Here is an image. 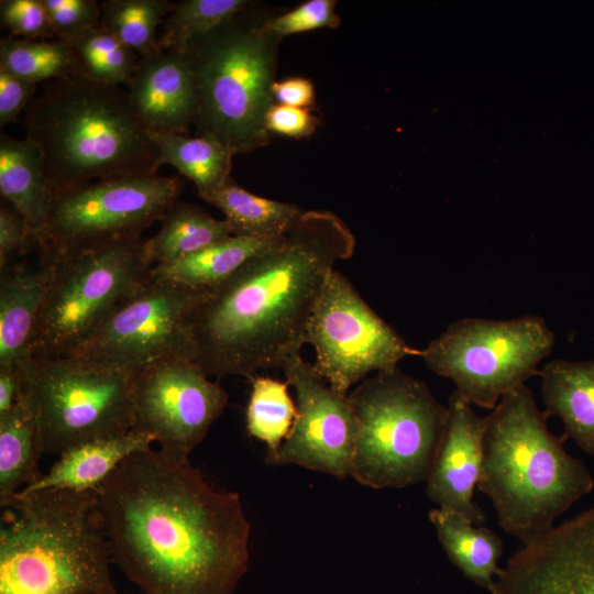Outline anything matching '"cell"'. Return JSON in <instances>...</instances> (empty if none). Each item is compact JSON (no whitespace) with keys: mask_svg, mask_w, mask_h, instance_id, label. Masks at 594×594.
<instances>
[{"mask_svg":"<svg viewBox=\"0 0 594 594\" xmlns=\"http://www.w3.org/2000/svg\"><path fill=\"white\" fill-rule=\"evenodd\" d=\"M96 492L111 560L143 594H233L250 558L239 494L153 448L128 457Z\"/></svg>","mask_w":594,"mask_h":594,"instance_id":"cell-1","label":"cell"},{"mask_svg":"<svg viewBox=\"0 0 594 594\" xmlns=\"http://www.w3.org/2000/svg\"><path fill=\"white\" fill-rule=\"evenodd\" d=\"M355 240L329 211H305L279 245L209 290L193 320L195 363L208 375L253 378L282 369L306 343L311 312L330 272Z\"/></svg>","mask_w":594,"mask_h":594,"instance_id":"cell-2","label":"cell"},{"mask_svg":"<svg viewBox=\"0 0 594 594\" xmlns=\"http://www.w3.org/2000/svg\"><path fill=\"white\" fill-rule=\"evenodd\" d=\"M565 437L552 435L547 416L525 384L506 393L485 417L479 490L507 534L526 546L592 492L585 463L570 455Z\"/></svg>","mask_w":594,"mask_h":594,"instance_id":"cell-3","label":"cell"},{"mask_svg":"<svg viewBox=\"0 0 594 594\" xmlns=\"http://www.w3.org/2000/svg\"><path fill=\"white\" fill-rule=\"evenodd\" d=\"M51 195L95 180L156 174L158 151L127 89L81 75L43 85L24 111Z\"/></svg>","mask_w":594,"mask_h":594,"instance_id":"cell-4","label":"cell"},{"mask_svg":"<svg viewBox=\"0 0 594 594\" xmlns=\"http://www.w3.org/2000/svg\"><path fill=\"white\" fill-rule=\"evenodd\" d=\"M0 530V594H118L96 491L16 493Z\"/></svg>","mask_w":594,"mask_h":594,"instance_id":"cell-5","label":"cell"},{"mask_svg":"<svg viewBox=\"0 0 594 594\" xmlns=\"http://www.w3.org/2000/svg\"><path fill=\"white\" fill-rule=\"evenodd\" d=\"M244 13L183 53L197 89L198 135L217 140L233 155L268 143L265 118L275 81L277 38Z\"/></svg>","mask_w":594,"mask_h":594,"instance_id":"cell-6","label":"cell"},{"mask_svg":"<svg viewBox=\"0 0 594 594\" xmlns=\"http://www.w3.org/2000/svg\"><path fill=\"white\" fill-rule=\"evenodd\" d=\"M358 433L350 476L375 490L427 482L443 440L448 406L398 367L348 393Z\"/></svg>","mask_w":594,"mask_h":594,"instance_id":"cell-7","label":"cell"},{"mask_svg":"<svg viewBox=\"0 0 594 594\" xmlns=\"http://www.w3.org/2000/svg\"><path fill=\"white\" fill-rule=\"evenodd\" d=\"M44 254L51 258V272L32 338L34 360L77 353L147 280L152 268L141 238Z\"/></svg>","mask_w":594,"mask_h":594,"instance_id":"cell-8","label":"cell"},{"mask_svg":"<svg viewBox=\"0 0 594 594\" xmlns=\"http://www.w3.org/2000/svg\"><path fill=\"white\" fill-rule=\"evenodd\" d=\"M139 371L81 354L34 360L24 384L43 452L59 455L78 443L132 430Z\"/></svg>","mask_w":594,"mask_h":594,"instance_id":"cell-9","label":"cell"},{"mask_svg":"<svg viewBox=\"0 0 594 594\" xmlns=\"http://www.w3.org/2000/svg\"><path fill=\"white\" fill-rule=\"evenodd\" d=\"M554 334L540 316L453 321L418 350L427 367L449 378L471 405L494 409L501 398L534 375L551 354Z\"/></svg>","mask_w":594,"mask_h":594,"instance_id":"cell-10","label":"cell"},{"mask_svg":"<svg viewBox=\"0 0 594 594\" xmlns=\"http://www.w3.org/2000/svg\"><path fill=\"white\" fill-rule=\"evenodd\" d=\"M184 183L157 174L95 180L51 195L37 253H61L99 242L141 238L178 200Z\"/></svg>","mask_w":594,"mask_h":594,"instance_id":"cell-11","label":"cell"},{"mask_svg":"<svg viewBox=\"0 0 594 594\" xmlns=\"http://www.w3.org/2000/svg\"><path fill=\"white\" fill-rule=\"evenodd\" d=\"M306 343L315 349L317 372L344 395L370 373L391 371L406 356L418 355L336 270L311 312Z\"/></svg>","mask_w":594,"mask_h":594,"instance_id":"cell-12","label":"cell"},{"mask_svg":"<svg viewBox=\"0 0 594 594\" xmlns=\"http://www.w3.org/2000/svg\"><path fill=\"white\" fill-rule=\"evenodd\" d=\"M209 290L151 273L75 354L135 371L172 356L195 361L193 320Z\"/></svg>","mask_w":594,"mask_h":594,"instance_id":"cell-13","label":"cell"},{"mask_svg":"<svg viewBox=\"0 0 594 594\" xmlns=\"http://www.w3.org/2000/svg\"><path fill=\"white\" fill-rule=\"evenodd\" d=\"M228 402L227 392L184 356L141 369L132 392V430L160 444V451L186 461Z\"/></svg>","mask_w":594,"mask_h":594,"instance_id":"cell-14","label":"cell"},{"mask_svg":"<svg viewBox=\"0 0 594 594\" xmlns=\"http://www.w3.org/2000/svg\"><path fill=\"white\" fill-rule=\"evenodd\" d=\"M296 395L297 415L272 465H299L337 479L350 476L358 424L348 395L337 392L300 353L282 367Z\"/></svg>","mask_w":594,"mask_h":594,"instance_id":"cell-15","label":"cell"},{"mask_svg":"<svg viewBox=\"0 0 594 594\" xmlns=\"http://www.w3.org/2000/svg\"><path fill=\"white\" fill-rule=\"evenodd\" d=\"M491 594H594V506L516 551Z\"/></svg>","mask_w":594,"mask_h":594,"instance_id":"cell-16","label":"cell"},{"mask_svg":"<svg viewBox=\"0 0 594 594\" xmlns=\"http://www.w3.org/2000/svg\"><path fill=\"white\" fill-rule=\"evenodd\" d=\"M485 417L455 391L448 403V420L435 465L427 480L426 493L438 508L461 515L474 525L486 515L473 501L483 459Z\"/></svg>","mask_w":594,"mask_h":594,"instance_id":"cell-17","label":"cell"},{"mask_svg":"<svg viewBox=\"0 0 594 594\" xmlns=\"http://www.w3.org/2000/svg\"><path fill=\"white\" fill-rule=\"evenodd\" d=\"M130 103L148 132L187 135L197 113L195 78L184 54L158 50L140 57L127 86Z\"/></svg>","mask_w":594,"mask_h":594,"instance_id":"cell-18","label":"cell"},{"mask_svg":"<svg viewBox=\"0 0 594 594\" xmlns=\"http://www.w3.org/2000/svg\"><path fill=\"white\" fill-rule=\"evenodd\" d=\"M38 255L31 268L11 263L1 271L0 369L22 375L34 361L32 338L51 272L50 256Z\"/></svg>","mask_w":594,"mask_h":594,"instance_id":"cell-19","label":"cell"},{"mask_svg":"<svg viewBox=\"0 0 594 594\" xmlns=\"http://www.w3.org/2000/svg\"><path fill=\"white\" fill-rule=\"evenodd\" d=\"M153 439L130 430L78 443L59 454L52 468L20 492L43 490L97 491L131 454L152 448Z\"/></svg>","mask_w":594,"mask_h":594,"instance_id":"cell-20","label":"cell"},{"mask_svg":"<svg viewBox=\"0 0 594 594\" xmlns=\"http://www.w3.org/2000/svg\"><path fill=\"white\" fill-rule=\"evenodd\" d=\"M539 375L547 418L559 417L564 437L594 455V360H551Z\"/></svg>","mask_w":594,"mask_h":594,"instance_id":"cell-21","label":"cell"},{"mask_svg":"<svg viewBox=\"0 0 594 594\" xmlns=\"http://www.w3.org/2000/svg\"><path fill=\"white\" fill-rule=\"evenodd\" d=\"M0 193L25 219L36 242L46 227L51 191L42 153L31 139L1 133Z\"/></svg>","mask_w":594,"mask_h":594,"instance_id":"cell-22","label":"cell"},{"mask_svg":"<svg viewBox=\"0 0 594 594\" xmlns=\"http://www.w3.org/2000/svg\"><path fill=\"white\" fill-rule=\"evenodd\" d=\"M438 539L449 560L473 583L491 593L501 570L502 539L468 518L436 508L429 512Z\"/></svg>","mask_w":594,"mask_h":594,"instance_id":"cell-23","label":"cell"},{"mask_svg":"<svg viewBox=\"0 0 594 594\" xmlns=\"http://www.w3.org/2000/svg\"><path fill=\"white\" fill-rule=\"evenodd\" d=\"M155 235L143 241L151 267L172 264L233 235L230 223L218 220L199 206L176 200L160 220Z\"/></svg>","mask_w":594,"mask_h":594,"instance_id":"cell-24","label":"cell"},{"mask_svg":"<svg viewBox=\"0 0 594 594\" xmlns=\"http://www.w3.org/2000/svg\"><path fill=\"white\" fill-rule=\"evenodd\" d=\"M284 237L232 235L175 263L154 266L151 273L186 286L212 289L252 258L279 245Z\"/></svg>","mask_w":594,"mask_h":594,"instance_id":"cell-25","label":"cell"},{"mask_svg":"<svg viewBox=\"0 0 594 594\" xmlns=\"http://www.w3.org/2000/svg\"><path fill=\"white\" fill-rule=\"evenodd\" d=\"M43 447L37 420L24 391L18 405L0 416V502L34 483Z\"/></svg>","mask_w":594,"mask_h":594,"instance_id":"cell-26","label":"cell"},{"mask_svg":"<svg viewBox=\"0 0 594 594\" xmlns=\"http://www.w3.org/2000/svg\"><path fill=\"white\" fill-rule=\"evenodd\" d=\"M198 196L224 213L237 237H284L305 212L295 205L249 193L232 177L220 187Z\"/></svg>","mask_w":594,"mask_h":594,"instance_id":"cell-27","label":"cell"},{"mask_svg":"<svg viewBox=\"0 0 594 594\" xmlns=\"http://www.w3.org/2000/svg\"><path fill=\"white\" fill-rule=\"evenodd\" d=\"M148 134L157 147L160 166L170 165L176 168L196 185L198 195L220 187L232 177L234 155L217 140L176 133Z\"/></svg>","mask_w":594,"mask_h":594,"instance_id":"cell-28","label":"cell"},{"mask_svg":"<svg viewBox=\"0 0 594 594\" xmlns=\"http://www.w3.org/2000/svg\"><path fill=\"white\" fill-rule=\"evenodd\" d=\"M0 70L40 85L77 75L78 65L67 41L7 36L0 41Z\"/></svg>","mask_w":594,"mask_h":594,"instance_id":"cell-29","label":"cell"},{"mask_svg":"<svg viewBox=\"0 0 594 594\" xmlns=\"http://www.w3.org/2000/svg\"><path fill=\"white\" fill-rule=\"evenodd\" d=\"M78 65V75L106 86H128L136 69L139 55L101 24L69 41Z\"/></svg>","mask_w":594,"mask_h":594,"instance_id":"cell-30","label":"cell"},{"mask_svg":"<svg viewBox=\"0 0 594 594\" xmlns=\"http://www.w3.org/2000/svg\"><path fill=\"white\" fill-rule=\"evenodd\" d=\"M246 0H182L162 24L161 50L185 53L197 40L212 33L250 7Z\"/></svg>","mask_w":594,"mask_h":594,"instance_id":"cell-31","label":"cell"},{"mask_svg":"<svg viewBox=\"0 0 594 594\" xmlns=\"http://www.w3.org/2000/svg\"><path fill=\"white\" fill-rule=\"evenodd\" d=\"M174 6L169 0H106L100 24L144 57L161 50L157 30Z\"/></svg>","mask_w":594,"mask_h":594,"instance_id":"cell-32","label":"cell"},{"mask_svg":"<svg viewBox=\"0 0 594 594\" xmlns=\"http://www.w3.org/2000/svg\"><path fill=\"white\" fill-rule=\"evenodd\" d=\"M246 407V430L275 453L287 438L297 415L286 382L256 375Z\"/></svg>","mask_w":594,"mask_h":594,"instance_id":"cell-33","label":"cell"},{"mask_svg":"<svg viewBox=\"0 0 594 594\" xmlns=\"http://www.w3.org/2000/svg\"><path fill=\"white\" fill-rule=\"evenodd\" d=\"M336 3L333 0L304 2L292 11L260 23L261 29L278 40L320 28H337L340 24V18L336 13Z\"/></svg>","mask_w":594,"mask_h":594,"instance_id":"cell-34","label":"cell"},{"mask_svg":"<svg viewBox=\"0 0 594 594\" xmlns=\"http://www.w3.org/2000/svg\"><path fill=\"white\" fill-rule=\"evenodd\" d=\"M1 26L12 37L24 40L55 38L51 20L42 0H1Z\"/></svg>","mask_w":594,"mask_h":594,"instance_id":"cell-35","label":"cell"},{"mask_svg":"<svg viewBox=\"0 0 594 594\" xmlns=\"http://www.w3.org/2000/svg\"><path fill=\"white\" fill-rule=\"evenodd\" d=\"M55 38L69 42L84 31L100 24V2L96 0H42Z\"/></svg>","mask_w":594,"mask_h":594,"instance_id":"cell-36","label":"cell"},{"mask_svg":"<svg viewBox=\"0 0 594 594\" xmlns=\"http://www.w3.org/2000/svg\"><path fill=\"white\" fill-rule=\"evenodd\" d=\"M36 242L25 219L6 200L0 206V268L4 270Z\"/></svg>","mask_w":594,"mask_h":594,"instance_id":"cell-37","label":"cell"},{"mask_svg":"<svg viewBox=\"0 0 594 594\" xmlns=\"http://www.w3.org/2000/svg\"><path fill=\"white\" fill-rule=\"evenodd\" d=\"M318 120L307 109L273 103L265 118L266 130L288 138H308Z\"/></svg>","mask_w":594,"mask_h":594,"instance_id":"cell-38","label":"cell"},{"mask_svg":"<svg viewBox=\"0 0 594 594\" xmlns=\"http://www.w3.org/2000/svg\"><path fill=\"white\" fill-rule=\"evenodd\" d=\"M38 85L0 70V127L14 121L36 96Z\"/></svg>","mask_w":594,"mask_h":594,"instance_id":"cell-39","label":"cell"},{"mask_svg":"<svg viewBox=\"0 0 594 594\" xmlns=\"http://www.w3.org/2000/svg\"><path fill=\"white\" fill-rule=\"evenodd\" d=\"M272 96L279 105L306 109L315 101V88L306 78H288L273 82Z\"/></svg>","mask_w":594,"mask_h":594,"instance_id":"cell-40","label":"cell"},{"mask_svg":"<svg viewBox=\"0 0 594 594\" xmlns=\"http://www.w3.org/2000/svg\"><path fill=\"white\" fill-rule=\"evenodd\" d=\"M23 375L13 370L0 369V416L13 409L24 395Z\"/></svg>","mask_w":594,"mask_h":594,"instance_id":"cell-41","label":"cell"}]
</instances>
